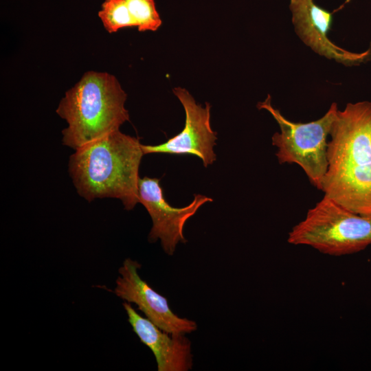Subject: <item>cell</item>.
Segmentation results:
<instances>
[{
	"label": "cell",
	"mask_w": 371,
	"mask_h": 371,
	"mask_svg": "<svg viewBox=\"0 0 371 371\" xmlns=\"http://www.w3.org/2000/svg\"><path fill=\"white\" fill-rule=\"evenodd\" d=\"M329 136L321 191L371 218V102H350L338 109Z\"/></svg>",
	"instance_id": "cell-1"
},
{
	"label": "cell",
	"mask_w": 371,
	"mask_h": 371,
	"mask_svg": "<svg viewBox=\"0 0 371 371\" xmlns=\"http://www.w3.org/2000/svg\"><path fill=\"white\" fill-rule=\"evenodd\" d=\"M139 139L113 131L75 150L68 172L78 194L89 202L114 198L131 210L139 201Z\"/></svg>",
	"instance_id": "cell-2"
},
{
	"label": "cell",
	"mask_w": 371,
	"mask_h": 371,
	"mask_svg": "<svg viewBox=\"0 0 371 371\" xmlns=\"http://www.w3.org/2000/svg\"><path fill=\"white\" fill-rule=\"evenodd\" d=\"M126 94L108 73L88 71L60 100L57 114L67 123L63 144L74 150L117 130L129 120Z\"/></svg>",
	"instance_id": "cell-3"
},
{
	"label": "cell",
	"mask_w": 371,
	"mask_h": 371,
	"mask_svg": "<svg viewBox=\"0 0 371 371\" xmlns=\"http://www.w3.org/2000/svg\"><path fill=\"white\" fill-rule=\"evenodd\" d=\"M287 241L330 256L357 253L371 245V218L357 214L324 194L292 228Z\"/></svg>",
	"instance_id": "cell-4"
},
{
	"label": "cell",
	"mask_w": 371,
	"mask_h": 371,
	"mask_svg": "<svg viewBox=\"0 0 371 371\" xmlns=\"http://www.w3.org/2000/svg\"><path fill=\"white\" fill-rule=\"evenodd\" d=\"M257 106L267 111L280 127V132L271 137L272 144L277 148L276 156L279 164H297L311 183L321 190L328 168L327 138L338 110L337 103L333 102L319 119L306 123L286 119L272 106L269 95Z\"/></svg>",
	"instance_id": "cell-5"
},
{
	"label": "cell",
	"mask_w": 371,
	"mask_h": 371,
	"mask_svg": "<svg viewBox=\"0 0 371 371\" xmlns=\"http://www.w3.org/2000/svg\"><path fill=\"white\" fill-rule=\"evenodd\" d=\"M186 113L183 130L166 142L157 145L142 144L144 155H191L199 157L205 167L212 165L216 157L214 147L217 133L210 125V104L203 107L198 104L192 95L181 87L173 89Z\"/></svg>",
	"instance_id": "cell-6"
},
{
	"label": "cell",
	"mask_w": 371,
	"mask_h": 371,
	"mask_svg": "<svg viewBox=\"0 0 371 371\" xmlns=\"http://www.w3.org/2000/svg\"><path fill=\"white\" fill-rule=\"evenodd\" d=\"M213 199L194 194V199L183 207L171 206L166 200L159 179L144 177L139 180V201L148 212L153 223L150 242L159 239L164 251L172 255L179 243H186L183 231L186 221L205 203Z\"/></svg>",
	"instance_id": "cell-7"
},
{
	"label": "cell",
	"mask_w": 371,
	"mask_h": 371,
	"mask_svg": "<svg viewBox=\"0 0 371 371\" xmlns=\"http://www.w3.org/2000/svg\"><path fill=\"white\" fill-rule=\"evenodd\" d=\"M141 265L126 258L119 268L113 293L129 303H135L146 318L161 330L171 334L195 331V322L181 318L170 309L167 299L155 291L138 273Z\"/></svg>",
	"instance_id": "cell-8"
},
{
	"label": "cell",
	"mask_w": 371,
	"mask_h": 371,
	"mask_svg": "<svg viewBox=\"0 0 371 371\" xmlns=\"http://www.w3.org/2000/svg\"><path fill=\"white\" fill-rule=\"evenodd\" d=\"M289 10L297 35L314 52L348 67L371 60V43L366 51L353 52L329 39L333 14L317 5L314 0H289Z\"/></svg>",
	"instance_id": "cell-9"
},
{
	"label": "cell",
	"mask_w": 371,
	"mask_h": 371,
	"mask_svg": "<svg viewBox=\"0 0 371 371\" xmlns=\"http://www.w3.org/2000/svg\"><path fill=\"white\" fill-rule=\"evenodd\" d=\"M128 321L140 341L153 352L158 371H187L192 366L191 342L184 334L167 333L143 317L125 302Z\"/></svg>",
	"instance_id": "cell-10"
},
{
	"label": "cell",
	"mask_w": 371,
	"mask_h": 371,
	"mask_svg": "<svg viewBox=\"0 0 371 371\" xmlns=\"http://www.w3.org/2000/svg\"><path fill=\"white\" fill-rule=\"evenodd\" d=\"M104 27L109 33L135 26L125 0H104L98 12Z\"/></svg>",
	"instance_id": "cell-11"
},
{
	"label": "cell",
	"mask_w": 371,
	"mask_h": 371,
	"mask_svg": "<svg viewBox=\"0 0 371 371\" xmlns=\"http://www.w3.org/2000/svg\"><path fill=\"white\" fill-rule=\"evenodd\" d=\"M131 17L139 32L156 31L162 21L154 0H125Z\"/></svg>",
	"instance_id": "cell-12"
}]
</instances>
